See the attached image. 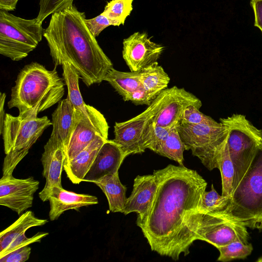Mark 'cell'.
I'll use <instances>...</instances> for the list:
<instances>
[{
    "instance_id": "8fae6325",
    "label": "cell",
    "mask_w": 262,
    "mask_h": 262,
    "mask_svg": "<svg viewBox=\"0 0 262 262\" xmlns=\"http://www.w3.org/2000/svg\"><path fill=\"white\" fill-rule=\"evenodd\" d=\"M164 50L146 32H136L123 41L122 57L132 72H140L157 62Z\"/></svg>"
},
{
    "instance_id": "d6986e66",
    "label": "cell",
    "mask_w": 262,
    "mask_h": 262,
    "mask_svg": "<svg viewBox=\"0 0 262 262\" xmlns=\"http://www.w3.org/2000/svg\"><path fill=\"white\" fill-rule=\"evenodd\" d=\"M51 122L53 128L49 139L61 142L67 151L76 122L75 108L68 97L58 102Z\"/></svg>"
},
{
    "instance_id": "7c38bea8",
    "label": "cell",
    "mask_w": 262,
    "mask_h": 262,
    "mask_svg": "<svg viewBox=\"0 0 262 262\" xmlns=\"http://www.w3.org/2000/svg\"><path fill=\"white\" fill-rule=\"evenodd\" d=\"M75 113L76 122L67 149L66 162L73 159L98 135L108 139L109 126L98 110L89 116Z\"/></svg>"
},
{
    "instance_id": "7402d4cb",
    "label": "cell",
    "mask_w": 262,
    "mask_h": 262,
    "mask_svg": "<svg viewBox=\"0 0 262 262\" xmlns=\"http://www.w3.org/2000/svg\"><path fill=\"white\" fill-rule=\"evenodd\" d=\"M62 68L63 78L68 89L67 97L72 103L75 111L83 115H92L97 110L84 103L79 88L78 74L74 67L68 62L63 63Z\"/></svg>"
},
{
    "instance_id": "9a60e30c",
    "label": "cell",
    "mask_w": 262,
    "mask_h": 262,
    "mask_svg": "<svg viewBox=\"0 0 262 262\" xmlns=\"http://www.w3.org/2000/svg\"><path fill=\"white\" fill-rule=\"evenodd\" d=\"M66 156V149L62 143L48 140L41 158L42 176L46 179L45 185L39 193V197L42 202L48 201L54 186L62 187L61 174Z\"/></svg>"
},
{
    "instance_id": "e0dca14e",
    "label": "cell",
    "mask_w": 262,
    "mask_h": 262,
    "mask_svg": "<svg viewBox=\"0 0 262 262\" xmlns=\"http://www.w3.org/2000/svg\"><path fill=\"white\" fill-rule=\"evenodd\" d=\"M126 157L122 149L113 140H106L98 151L83 181L93 183L106 175L118 172Z\"/></svg>"
},
{
    "instance_id": "f546056e",
    "label": "cell",
    "mask_w": 262,
    "mask_h": 262,
    "mask_svg": "<svg viewBox=\"0 0 262 262\" xmlns=\"http://www.w3.org/2000/svg\"><path fill=\"white\" fill-rule=\"evenodd\" d=\"M220 252L217 261L227 262L234 259H244L252 253L253 248L251 243L236 241L216 248Z\"/></svg>"
},
{
    "instance_id": "484cf974",
    "label": "cell",
    "mask_w": 262,
    "mask_h": 262,
    "mask_svg": "<svg viewBox=\"0 0 262 262\" xmlns=\"http://www.w3.org/2000/svg\"><path fill=\"white\" fill-rule=\"evenodd\" d=\"M186 150L177 127L171 128L166 140L160 146L156 153L174 160L183 166V152Z\"/></svg>"
},
{
    "instance_id": "8d00e7d4",
    "label": "cell",
    "mask_w": 262,
    "mask_h": 262,
    "mask_svg": "<svg viewBox=\"0 0 262 262\" xmlns=\"http://www.w3.org/2000/svg\"><path fill=\"white\" fill-rule=\"evenodd\" d=\"M31 252V248L26 246L0 257V261L25 262L29 259Z\"/></svg>"
},
{
    "instance_id": "e575fe53",
    "label": "cell",
    "mask_w": 262,
    "mask_h": 262,
    "mask_svg": "<svg viewBox=\"0 0 262 262\" xmlns=\"http://www.w3.org/2000/svg\"><path fill=\"white\" fill-rule=\"evenodd\" d=\"M29 149L12 150L6 154L3 166V175L12 174L14 169L28 154Z\"/></svg>"
},
{
    "instance_id": "836d02e7",
    "label": "cell",
    "mask_w": 262,
    "mask_h": 262,
    "mask_svg": "<svg viewBox=\"0 0 262 262\" xmlns=\"http://www.w3.org/2000/svg\"><path fill=\"white\" fill-rule=\"evenodd\" d=\"M48 234V232H39L31 237H27L25 233H24L14 238L9 246L4 251L0 253V257L23 247L28 246L32 243L40 242L43 238Z\"/></svg>"
},
{
    "instance_id": "5b68a950",
    "label": "cell",
    "mask_w": 262,
    "mask_h": 262,
    "mask_svg": "<svg viewBox=\"0 0 262 262\" xmlns=\"http://www.w3.org/2000/svg\"><path fill=\"white\" fill-rule=\"evenodd\" d=\"M224 211L247 228L262 231V140Z\"/></svg>"
},
{
    "instance_id": "603a6c76",
    "label": "cell",
    "mask_w": 262,
    "mask_h": 262,
    "mask_svg": "<svg viewBox=\"0 0 262 262\" xmlns=\"http://www.w3.org/2000/svg\"><path fill=\"white\" fill-rule=\"evenodd\" d=\"M115 91L127 101L130 95L142 86L140 72H122L112 68L104 79Z\"/></svg>"
},
{
    "instance_id": "d590c367",
    "label": "cell",
    "mask_w": 262,
    "mask_h": 262,
    "mask_svg": "<svg viewBox=\"0 0 262 262\" xmlns=\"http://www.w3.org/2000/svg\"><path fill=\"white\" fill-rule=\"evenodd\" d=\"M86 25L92 34L95 37L106 28L110 26H116L115 23L102 13L91 19H85Z\"/></svg>"
},
{
    "instance_id": "f35d334b",
    "label": "cell",
    "mask_w": 262,
    "mask_h": 262,
    "mask_svg": "<svg viewBox=\"0 0 262 262\" xmlns=\"http://www.w3.org/2000/svg\"><path fill=\"white\" fill-rule=\"evenodd\" d=\"M250 5L254 15V25L262 33V0H250Z\"/></svg>"
},
{
    "instance_id": "52a82bcc",
    "label": "cell",
    "mask_w": 262,
    "mask_h": 262,
    "mask_svg": "<svg viewBox=\"0 0 262 262\" xmlns=\"http://www.w3.org/2000/svg\"><path fill=\"white\" fill-rule=\"evenodd\" d=\"M220 121L228 128V145L235 169L234 188L253 159L262 140V130L255 127L242 114H233L220 118Z\"/></svg>"
},
{
    "instance_id": "4dcf8cb0",
    "label": "cell",
    "mask_w": 262,
    "mask_h": 262,
    "mask_svg": "<svg viewBox=\"0 0 262 262\" xmlns=\"http://www.w3.org/2000/svg\"><path fill=\"white\" fill-rule=\"evenodd\" d=\"M229 202V197L220 195L211 185L209 191H205L202 194L201 203L196 209L203 212H212L224 210Z\"/></svg>"
},
{
    "instance_id": "3957f363",
    "label": "cell",
    "mask_w": 262,
    "mask_h": 262,
    "mask_svg": "<svg viewBox=\"0 0 262 262\" xmlns=\"http://www.w3.org/2000/svg\"><path fill=\"white\" fill-rule=\"evenodd\" d=\"M65 85L56 68L48 70L42 64L32 62L19 72L8 106L16 107L21 117L37 116L61 100Z\"/></svg>"
},
{
    "instance_id": "5bb4252c",
    "label": "cell",
    "mask_w": 262,
    "mask_h": 262,
    "mask_svg": "<svg viewBox=\"0 0 262 262\" xmlns=\"http://www.w3.org/2000/svg\"><path fill=\"white\" fill-rule=\"evenodd\" d=\"M191 105L200 108L202 103L200 99L184 88L173 86L170 88L168 95L152 120L161 126L172 128L177 126L182 120L184 111Z\"/></svg>"
},
{
    "instance_id": "7a4b0ae2",
    "label": "cell",
    "mask_w": 262,
    "mask_h": 262,
    "mask_svg": "<svg viewBox=\"0 0 262 262\" xmlns=\"http://www.w3.org/2000/svg\"><path fill=\"white\" fill-rule=\"evenodd\" d=\"M85 19L84 12L73 5L51 15L43 36L55 68L69 62L90 86L103 81L113 64L89 31Z\"/></svg>"
},
{
    "instance_id": "9c48e42d",
    "label": "cell",
    "mask_w": 262,
    "mask_h": 262,
    "mask_svg": "<svg viewBox=\"0 0 262 262\" xmlns=\"http://www.w3.org/2000/svg\"><path fill=\"white\" fill-rule=\"evenodd\" d=\"M51 125L52 122L47 116L23 117L6 114L3 127L0 132L5 154L12 150L30 149Z\"/></svg>"
},
{
    "instance_id": "ab89813d",
    "label": "cell",
    "mask_w": 262,
    "mask_h": 262,
    "mask_svg": "<svg viewBox=\"0 0 262 262\" xmlns=\"http://www.w3.org/2000/svg\"><path fill=\"white\" fill-rule=\"evenodd\" d=\"M18 0H0V10L6 11H14Z\"/></svg>"
},
{
    "instance_id": "ffe728a7",
    "label": "cell",
    "mask_w": 262,
    "mask_h": 262,
    "mask_svg": "<svg viewBox=\"0 0 262 262\" xmlns=\"http://www.w3.org/2000/svg\"><path fill=\"white\" fill-rule=\"evenodd\" d=\"M106 140L98 135L73 159L64 163L63 169L67 177L73 184H79L83 181L98 151Z\"/></svg>"
},
{
    "instance_id": "d4e9b609",
    "label": "cell",
    "mask_w": 262,
    "mask_h": 262,
    "mask_svg": "<svg viewBox=\"0 0 262 262\" xmlns=\"http://www.w3.org/2000/svg\"><path fill=\"white\" fill-rule=\"evenodd\" d=\"M140 74L142 86L152 100L167 89L170 77L158 61L144 69Z\"/></svg>"
},
{
    "instance_id": "4316f807",
    "label": "cell",
    "mask_w": 262,
    "mask_h": 262,
    "mask_svg": "<svg viewBox=\"0 0 262 262\" xmlns=\"http://www.w3.org/2000/svg\"><path fill=\"white\" fill-rule=\"evenodd\" d=\"M228 138V135L222 149L219 169L222 178V195L230 198L233 189L235 169L229 154Z\"/></svg>"
},
{
    "instance_id": "ac0fdd59",
    "label": "cell",
    "mask_w": 262,
    "mask_h": 262,
    "mask_svg": "<svg viewBox=\"0 0 262 262\" xmlns=\"http://www.w3.org/2000/svg\"><path fill=\"white\" fill-rule=\"evenodd\" d=\"M48 201L50 206L49 216L51 221L57 220L66 211L78 210L80 207L98 203L96 196L77 193L58 186L52 188Z\"/></svg>"
},
{
    "instance_id": "ba28073f",
    "label": "cell",
    "mask_w": 262,
    "mask_h": 262,
    "mask_svg": "<svg viewBox=\"0 0 262 262\" xmlns=\"http://www.w3.org/2000/svg\"><path fill=\"white\" fill-rule=\"evenodd\" d=\"M186 150H191L209 170L217 168V155L219 144L228 132V127L219 125L194 124L182 121L177 125Z\"/></svg>"
},
{
    "instance_id": "f1b7e54d",
    "label": "cell",
    "mask_w": 262,
    "mask_h": 262,
    "mask_svg": "<svg viewBox=\"0 0 262 262\" xmlns=\"http://www.w3.org/2000/svg\"><path fill=\"white\" fill-rule=\"evenodd\" d=\"M133 0H111L102 13L112 20L116 26L123 25L133 9Z\"/></svg>"
},
{
    "instance_id": "83f0119b",
    "label": "cell",
    "mask_w": 262,
    "mask_h": 262,
    "mask_svg": "<svg viewBox=\"0 0 262 262\" xmlns=\"http://www.w3.org/2000/svg\"><path fill=\"white\" fill-rule=\"evenodd\" d=\"M171 128H165L155 123L152 119L146 125L141 138V147L156 152L167 138Z\"/></svg>"
},
{
    "instance_id": "44dd1931",
    "label": "cell",
    "mask_w": 262,
    "mask_h": 262,
    "mask_svg": "<svg viewBox=\"0 0 262 262\" xmlns=\"http://www.w3.org/2000/svg\"><path fill=\"white\" fill-rule=\"evenodd\" d=\"M105 194L112 212H122L126 202V188L120 182L118 172L106 175L93 182Z\"/></svg>"
},
{
    "instance_id": "d6a6232c",
    "label": "cell",
    "mask_w": 262,
    "mask_h": 262,
    "mask_svg": "<svg viewBox=\"0 0 262 262\" xmlns=\"http://www.w3.org/2000/svg\"><path fill=\"white\" fill-rule=\"evenodd\" d=\"M199 110L200 108L195 105H189L184 111L181 121L194 124L219 125L222 124L221 122L216 121L211 117L204 114Z\"/></svg>"
},
{
    "instance_id": "1f68e13d",
    "label": "cell",
    "mask_w": 262,
    "mask_h": 262,
    "mask_svg": "<svg viewBox=\"0 0 262 262\" xmlns=\"http://www.w3.org/2000/svg\"><path fill=\"white\" fill-rule=\"evenodd\" d=\"M74 0H39V10L37 19L43 21L50 15L62 11L73 5Z\"/></svg>"
},
{
    "instance_id": "4fadbf2b",
    "label": "cell",
    "mask_w": 262,
    "mask_h": 262,
    "mask_svg": "<svg viewBox=\"0 0 262 262\" xmlns=\"http://www.w3.org/2000/svg\"><path fill=\"white\" fill-rule=\"evenodd\" d=\"M39 184L33 177L17 179L13 174L3 175L0 180V205L21 214L32 206Z\"/></svg>"
},
{
    "instance_id": "cb8c5ba5",
    "label": "cell",
    "mask_w": 262,
    "mask_h": 262,
    "mask_svg": "<svg viewBox=\"0 0 262 262\" xmlns=\"http://www.w3.org/2000/svg\"><path fill=\"white\" fill-rule=\"evenodd\" d=\"M48 220L36 217L31 211H27L20 215L12 224L0 233V253L4 251L12 241L25 233L30 228L45 225Z\"/></svg>"
},
{
    "instance_id": "2e32d148",
    "label": "cell",
    "mask_w": 262,
    "mask_h": 262,
    "mask_svg": "<svg viewBox=\"0 0 262 262\" xmlns=\"http://www.w3.org/2000/svg\"><path fill=\"white\" fill-rule=\"evenodd\" d=\"M158 187V180L154 173L136 177L132 193L127 198L121 213L126 215L136 212L138 214L137 223L141 222L151 206Z\"/></svg>"
},
{
    "instance_id": "74e56055",
    "label": "cell",
    "mask_w": 262,
    "mask_h": 262,
    "mask_svg": "<svg viewBox=\"0 0 262 262\" xmlns=\"http://www.w3.org/2000/svg\"><path fill=\"white\" fill-rule=\"evenodd\" d=\"M153 100L149 97L143 86L133 92L129 96L127 101H131L135 105H149Z\"/></svg>"
},
{
    "instance_id": "b9f144b4",
    "label": "cell",
    "mask_w": 262,
    "mask_h": 262,
    "mask_svg": "<svg viewBox=\"0 0 262 262\" xmlns=\"http://www.w3.org/2000/svg\"><path fill=\"white\" fill-rule=\"evenodd\" d=\"M257 262H262V256L260 257L257 260Z\"/></svg>"
},
{
    "instance_id": "6da1fadb",
    "label": "cell",
    "mask_w": 262,
    "mask_h": 262,
    "mask_svg": "<svg viewBox=\"0 0 262 262\" xmlns=\"http://www.w3.org/2000/svg\"><path fill=\"white\" fill-rule=\"evenodd\" d=\"M158 187L145 217L137 223L152 251L178 260L177 250L186 215L198 209L207 183L196 170L168 165L155 170Z\"/></svg>"
},
{
    "instance_id": "60d3db41",
    "label": "cell",
    "mask_w": 262,
    "mask_h": 262,
    "mask_svg": "<svg viewBox=\"0 0 262 262\" xmlns=\"http://www.w3.org/2000/svg\"><path fill=\"white\" fill-rule=\"evenodd\" d=\"M6 95L5 93H0V132L2 131L5 118L4 104Z\"/></svg>"
},
{
    "instance_id": "277c9868",
    "label": "cell",
    "mask_w": 262,
    "mask_h": 262,
    "mask_svg": "<svg viewBox=\"0 0 262 262\" xmlns=\"http://www.w3.org/2000/svg\"><path fill=\"white\" fill-rule=\"evenodd\" d=\"M250 238L247 227L232 219L224 210L203 212L196 209L188 213L185 219L178 247L179 257L186 256L195 240L206 242L216 248L240 241L248 243Z\"/></svg>"
},
{
    "instance_id": "8992f818",
    "label": "cell",
    "mask_w": 262,
    "mask_h": 262,
    "mask_svg": "<svg viewBox=\"0 0 262 262\" xmlns=\"http://www.w3.org/2000/svg\"><path fill=\"white\" fill-rule=\"evenodd\" d=\"M43 31L37 18L25 19L0 10V54L13 61L23 59L37 47Z\"/></svg>"
},
{
    "instance_id": "30bf717a",
    "label": "cell",
    "mask_w": 262,
    "mask_h": 262,
    "mask_svg": "<svg viewBox=\"0 0 262 262\" xmlns=\"http://www.w3.org/2000/svg\"><path fill=\"white\" fill-rule=\"evenodd\" d=\"M170 88L159 94L147 108L136 117L124 122H116L113 141L122 149L126 157L144 151L141 147V138L148 122L160 108L168 95Z\"/></svg>"
}]
</instances>
